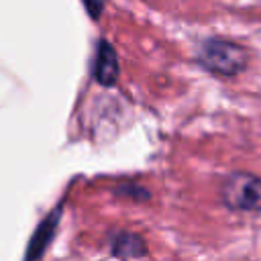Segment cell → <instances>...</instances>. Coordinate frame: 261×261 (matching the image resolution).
<instances>
[{
	"label": "cell",
	"instance_id": "cell-1",
	"mask_svg": "<svg viewBox=\"0 0 261 261\" xmlns=\"http://www.w3.org/2000/svg\"><path fill=\"white\" fill-rule=\"evenodd\" d=\"M198 61L204 69L216 75H237L249 63V53L243 45L226 39H208L198 51Z\"/></svg>",
	"mask_w": 261,
	"mask_h": 261
},
{
	"label": "cell",
	"instance_id": "cell-2",
	"mask_svg": "<svg viewBox=\"0 0 261 261\" xmlns=\"http://www.w3.org/2000/svg\"><path fill=\"white\" fill-rule=\"evenodd\" d=\"M220 198L230 210L261 212V177L243 171L230 173L220 186Z\"/></svg>",
	"mask_w": 261,
	"mask_h": 261
},
{
	"label": "cell",
	"instance_id": "cell-3",
	"mask_svg": "<svg viewBox=\"0 0 261 261\" xmlns=\"http://www.w3.org/2000/svg\"><path fill=\"white\" fill-rule=\"evenodd\" d=\"M94 77L102 86H114L118 80V57L108 41L98 43V51L94 59Z\"/></svg>",
	"mask_w": 261,
	"mask_h": 261
},
{
	"label": "cell",
	"instance_id": "cell-4",
	"mask_svg": "<svg viewBox=\"0 0 261 261\" xmlns=\"http://www.w3.org/2000/svg\"><path fill=\"white\" fill-rule=\"evenodd\" d=\"M110 253L122 259H139L149 255L143 237L130 230H118L110 237Z\"/></svg>",
	"mask_w": 261,
	"mask_h": 261
},
{
	"label": "cell",
	"instance_id": "cell-5",
	"mask_svg": "<svg viewBox=\"0 0 261 261\" xmlns=\"http://www.w3.org/2000/svg\"><path fill=\"white\" fill-rule=\"evenodd\" d=\"M59 208L57 210H53V214L51 216H47V220L43 222V224H39V230H37V234H35V239L31 241V249L41 241V245H39V255L45 251V247H47V243H49V239L53 237V232H55V220L59 218Z\"/></svg>",
	"mask_w": 261,
	"mask_h": 261
},
{
	"label": "cell",
	"instance_id": "cell-6",
	"mask_svg": "<svg viewBox=\"0 0 261 261\" xmlns=\"http://www.w3.org/2000/svg\"><path fill=\"white\" fill-rule=\"evenodd\" d=\"M84 6L92 14V18H98L104 10V0H84Z\"/></svg>",
	"mask_w": 261,
	"mask_h": 261
}]
</instances>
